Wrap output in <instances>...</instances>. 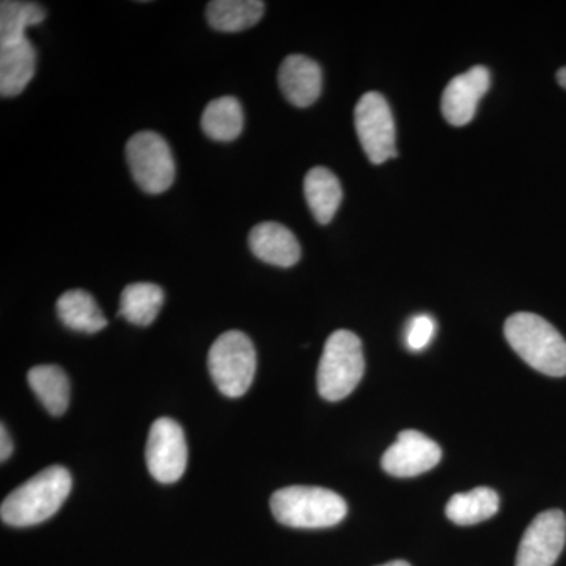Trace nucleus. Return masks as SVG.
Listing matches in <instances>:
<instances>
[{"label": "nucleus", "mask_w": 566, "mask_h": 566, "mask_svg": "<svg viewBox=\"0 0 566 566\" xmlns=\"http://www.w3.org/2000/svg\"><path fill=\"white\" fill-rule=\"evenodd\" d=\"M73 479L63 465H51L18 486L3 499L0 517L13 527H31L44 523L61 510L69 499Z\"/></svg>", "instance_id": "nucleus-1"}, {"label": "nucleus", "mask_w": 566, "mask_h": 566, "mask_svg": "<svg viewBox=\"0 0 566 566\" xmlns=\"http://www.w3.org/2000/svg\"><path fill=\"white\" fill-rule=\"evenodd\" d=\"M504 333L517 356L534 370L554 378L566 375V340L545 318L520 312L506 319Z\"/></svg>", "instance_id": "nucleus-2"}, {"label": "nucleus", "mask_w": 566, "mask_h": 566, "mask_svg": "<svg viewBox=\"0 0 566 566\" xmlns=\"http://www.w3.org/2000/svg\"><path fill=\"white\" fill-rule=\"evenodd\" d=\"M279 523L294 528H326L345 520L348 505L340 494L319 486H286L271 497Z\"/></svg>", "instance_id": "nucleus-3"}, {"label": "nucleus", "mask_w": 566, "mask_h": 566, "mask_svg": "<svg viewBox=\"0 0 566 566\" xmlns=\"http://www.w3.org/2000/svg\"><path fill=\"white\" fill-rule=\"evenodd\" d=\"M365 360L363 342L352 331H335L329 335L319 359L316 385L324 400L340 401L356 389L363 379Z\"/></svg>", "instance_id": "nucleus-4"}, {"label": "nucleus", "mask_w": 566, "mask_h": 566, "mask_svg": "<svg viewBox=\"0 0 566 566\" xmlns=\"http://www.w3.org/2000/svg\"><path fill=\"white\" fill-rule=\"evenodd\" d=\"M208 370L219 392L229 398L243 397L251 389L256 371V352L251 338L241 331L223 333L208 353Z\"/></svg>", "instance_id": "nucleus-5"}, {"label": "nucleus", "mask_w": 566, "mask_h": 566, "mask_svg": "<svg viewBox=\"0 0 566 566\" xmlns=\"http://www.w3.org/2000/svg\"><path fill=\"white\" fill-rule=\"evenodd\" d=\"M126 161L142 191L159 196L172 188L175 161L169 144L158 133L134 134L126 144Z\"/></svg>", "instance_id": "nucleus-6"}, {"label": "nucleus", "mask_w": 566, "mask_h": 566, "mask_svg": "<svg viewBox=\"0 0 566 566\" xmlns=\"http://www.w3.org/2000/svg\"><path fill=\"white\" fill-rule=\"evenodd\" d=\"M354 125L370 163L378 166L397 156L394 114L381 93H365L354 111Z\"/></svg>", "instance_id": "nucleus-7"}, {"label": "nucleus", "mask_w": 566, "mask_h": 566, "mask_svg": "<svg viewBox=\"0 0 566 566\" xmlns=\"http://www.w3.org/2000/svg\"><path fill=\"white\" fill-rule=\"evenodd\" d=\"M148 471L164 485H172L185 474L188 465V444L180 423L163 417L151 424L145 449Z\"/></svg>", "instance_id": "nucleus-8"}, {"label": "nucleus", "mask_w": 566, "mask_h": 566, "mask_svg": "<svg viewBox=\"0 0 566 566\" xmlns=\"http://www.w3.org/2000/svg\"><path fill=\"white\" fill-rule=\"evenodd\" d=\"M566 543V517L560 510L539 513L524 532L516 566H554Z\"/></svg>", "instance_id": "nucleus-9"}, {"label": "nucleus", "mask_w": 566, "mask_h": 566, "mask_svg": "<svg viewBox=\"0 0 566 566\" xmlns=\"http://www.w3.org/2000/svg\"><path fill=\"white\" fill-rule=\"evenodd\" d=\"M441 447L420 431L406 430L382 455L381 465L387 474L408 479L431 471L441 461Z\"/></svg>", "instance_id": "nucleus-10"}, {"label": "nucleus", "mask_w": 566, "mask_h": 566, "mask_svg": "<svg viewBox=\"0 0 566 566\" xmlns=\"http://www.w3.org/2000/svg\"><path fill=\"white\" fill-rule=\"evenodd\" d=\"M491 84L490 71L485 66L471 70L453 77L442 93V115L450 125L464 126L475 117L476 106Z\"/></svg>", "instance_id": "nucleus-11"}, {"label": "nucleus", "mask_w": 566, "mask_h": 566, "mask_svg": "<svg viewBox=\"0 0 566 566\" xmlns=\"http://www.w3.org/2000/svg\"><path fill=\"white\" fill-rule=\"evenodd\" d=\"M279 87L293 106H312L322 95V66L305 55H289L279 70Z\"/></svg>", "instance_id": "nucleus-12"}, {"label": "nucleus", "mask_w": 566, "mask_h": 566, "mask_svg": "<svg viewBox=\"0 0 566 566\" xmlns=\"http://www.w3.org/2000/svg\"><path fill=\"white\" fill-rule=\"evenodd\" d=\"M249 248L256 259L273 266L292 268L301 259L296 237L279 222H262L253 227L249 233Z\"/></svg>", "instance_id": "nucleus-13"}, {"label": "nucleus", "mask_w": 566, "mask_h": 566, "mask_svg": "<svg viewBox=\"0 0 566 566\" xmlns=\"http://www.w3.org/2000/svg\"><path fill=\"white\" fill-rule=\"evenodd\" d=\"M35 66L36 51L31 40L0 44V95H20L35 76Z\"/></svg>", "instance_id": "nucleus-14"}, {"label": "nucleus", "mask_w": 566, "mask_h": 566, "mask_svg": "<svg viewBox=\"0 0 566 566\" xmlns=\"http://www.w3.org/2000/svg\"><path fill=\"white\" fill-rule=\"evenodd\" d=\"M304 193L312 214L322 226L333 221L344 199L340 181L326 167L308 170L304 180Z\"/></svg>", "instance_id": "nucleus-15"}, {"label": "nucleus", "mask_w": 566, "mask_h": 566, "mask_svg": "<svg viewBox=\"0 0 566 566\" xmlns=\"http://www.w3.org/2000/svg\"><path fill=\"white\" fill-rule=\"evenodd\" d=\"M57 315L71 331L96 334L107 326L106 316L96 304L95 297L85 290H70L57 301Z\"/></svg>", "instance_id": "nucleus-16"}, {"label": "nucleus", "mask_w": 566, "mask_h": 566, "mask_svg": "<svg viewBox=\"0 0 566 566\" xmlns=\"http://www.w3.org/2000/svg\"><path fill=\"white\" fill-rule=\"evenodd\" d=\"M29 386L51 416L65 415L70 405L69 376L57 365H36L28 375Z\"/></svg>", "instance_id": "nucleus-17"}, {"label": "nucleus", "mask_w": 566, "mask_h": 566, "mask_svg": "<svg viewBox=\"0 0 566 566\" xmlns=\"http://www.w3.org/2000/svg\"><path fill=\"white\" fill-rule=\"evenodd\" d=\"M262 0H212L207 7L208 22L219 32H241L262 20Z\"/></svg>", "instance_id": "nucleus-18"}, {"label": "nucleus", "mask_w": 566, "mask_h": 566, "mask_svg": "<svg viewBox=\"0 0 566 566\" xmlns=\"http://www.w3.org/2000/svg\"><path fill=\"white\" fill-rule=\"evenodd\" d=\"M499 505V494L491 488L480 486L469 493L452 495L446 506V515L458 526H474L493 517Z\"/></svg>", "instance_id": "nucleus-19"}, {"label": "nucleus", "mask_w": 566, "mask_h": 566, "mask_svg": "<svg viewBox=\"0 0 566 566\" xmlns=\"http://www.w3.org/2000/svg\"><path fill=\"white\" fill-rule=\"evenodd\" d=\"M164 304L161 286L150 282H137L126 286L120 297L118 316L136 326H150Z\"/></svg>", "instance_id": "nucleus-20"}, {"label": "nucleus", "mask_w": 566, "mask_h": 566, "mask_svg": "<svg viewBox=\"0 0 566 566\" xmlns=\"http://www.w3.org/2000/svg\"><path fill=\"white\" fill-rule=\"evenodd\" d=\"M205 136L216 142H232L240 137L244 128V112L233 96L212 99L202 115Z\"/></svg>", "instance_id": "nucleus-21"}, {"label": "nucleus", "mask_w": 566, "mask_h": 566, "mask_svg": "<svg viewBox=\"0 0 566 566\" xmlns=\"http://www.w3.org/2000/svg\"><path fill=\"white\" fill-rule=\"evenodd\" d=\"M46 18V11L35 2L3 0L0 3V44L28 39L25 31L39 25Z\"/></svg>", "instance_id": "nucleus-22"}, {"label": "nucleus", "mask_w": 566, "mask_h": 566, "mask_svg": "<svg viewBox=\"0 0 566 566\" xmlns=\"http://www.w3.org/2000/svg\"><path fill=\"white\" fill-rule=\"evenodd\" d=\"M434 319L430 315H416L406 327V345L411 352H422L433 340Z\"/></svg>", "instance_id": "nucleus-23"}, {"label": "nucleus", "mask_w": 566, "mask_h": 566, "mask_svg": "<svg viewBox=\"0 0 566 566\" xmlns=\"http://www.w3.org/2000/svg\"><path fill=\"white\" fill-rule=\"evenodd\" d=\"M11 452H13V442H11L6 424H2L0 427V460H2V463L9 460Z\"/></svg>", "instance_id": "nucleus-24"}, {"label": "nucleus", "mask_w": 566, "mask_h": 566, "mask_svg": "<svg viewBox=\"0 0 566 566\" xmlns=\"http://www.w3.org/2000/svg\"><path fill=\"white\" fill-rule=\"evenodd\" d=\"M557 81H558V84H560L562 87H564L566 91V66H565V69L558 70Z\"/></svg>", "instance_id": "nucleus-25"}, {"label": "nucleus", "mask_w": 566, "mask_h": 566, "mask_svg": "<svg viewBox=\"0 0 566 566\" xmlns=\"http://www.w3.org/2000/svg\"><path fill=\"white\" fill-rule=\"evenodd\" d=\"M379 566H411L408 564V562L405 560H392L389 562V564L379 565Z\"/></svg>", "instance_id": "nucleus-26"}]
</instances>
